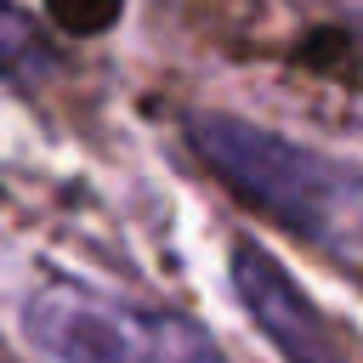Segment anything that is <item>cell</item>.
<instances>
[{
  "mask_svg": "<svg viewBox=\"0 0 363 363\" xmlns=\"http://www.w3.org/2000/svg\"><path fill=\"white\" fill-rule=\"evenodd\" d=\"M23 335L51 363H227L193 318L68 278H51L23 301Z\"/></svg>",
  "mask_w": 363,
  "mask_h": 363,
  "instance_id": "obj_2",
  "label": "cell"
},
{
  "mask_svg": "<svg viewBox=\"0 0 363 363\" xmlns=\"http://www.w3.org/2000/svg\"><path fill=\"white\" fill-rule=\"evenodd\" d=\"M346 6H352V11H357V23H363V0H346Z\"/></svg>",
  "mask_w": 363,
  "mask_h": 363,
  "instance_id": "obj_6",
  "label": "cell"
},
{
  "mask_svg": "<svg viewBox=\"0 0 363 363\" xmlns=\"http://www.w3.org/2000/svg\"><path fill=\"white\" fill-rule=\"evenodd\" d=\"M187 147L267 221L323 250H363V170L238 113H187Z\"/></svg>",
  "mask_w": 363,
  "mask_h": 363,
  "instance_id": "obj_1",
  "label": "cell"
},
{
  "mask_svg": "<svg viewBox=\"0 0 363 363\" xmlns=\"http://www.w3.org/2000/svg\"><path fill=\"white\" fill-rule=\"evenodd\" d=\"M45 11L62 34H102V28L119 23L125 0H45Z\"/></svg>",
  "mask_w": 363,
  "mask_h": 363,
  "instance_id": "obj_5",
  "label": "cell"
},
{
  "mask_svg": "<svg viewBox=\"0 0 363 363\" xmlns=\"http://www.w3.org/2000/svg\"><path fill=\"white\" fill-rule=\"evenodd\" d=\"M57 68H62V57L45 40V28L23 6L0 0V79L17 91H45L57 79Z\"/></svg>",
  "mask_w": 363,
  "mask_h": 363,
  "instance_id": "obj_4",
  "label": "cell"
},
{
  "mask_svg": "<svg viewBox=\"0 0 363 363\" xmlns=\"http://www.w3.org/2000/svg\"><path fill=\"white\" fill-rule=\"evenodd\" d=\"M233 289L284 363H363L357 346L340 335V323L323 306H312L306 289L250 238L233 244Z\"/></svg>",
  "mask_w": 363,
  "mask_h": 363,
  "instance_id": "obj_3",
  "label": "cell"
}]
</instances>
